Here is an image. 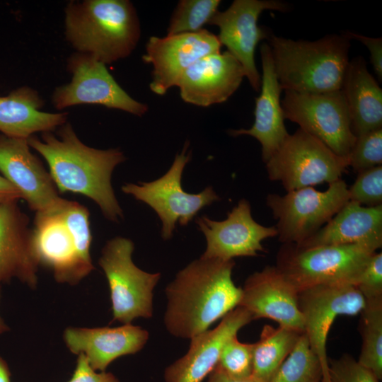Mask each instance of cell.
Returning <instances> with one entry per match:
<instances>
[{"label": "cell", "mask_w": 382, "mask_h": 382, "mask_svg": "<svg viewBox=\"0 0 382 382\" xmlns=\"http://www.w3.org/2000/svg\"><path fill=\"white\" fill-rule=\"evenodd\" d=\"M28 139L30 148L47 161L50 174L60 192L83 195L97 204L103 216L118 222L123 211L115 197L111 178L113 170L126 159L117 149H98L83 144L71 124Z\"/></svg>", "instance_id": "1"}, {"label": "cell", "mask_w": 382, "mask_h": 382, "mask_svg": "<svg viewBox=\"0 0 382 382\" xmlns=\"http://www.w3.org/2000/svg\"><path fill=\"white\" fill-rule=\"evenodd\" d=\"M234 265L233 260L200 257L176 274L166 288L164 324L171 335L191 339L238 306L241 288L232 279Z\"/></svg>", "instance_id": "2"}, {"label": "cell", "mask_w": 382, "mask_h": 382, "mask_svg": "<svg viewBox=\"0 0 382 382\" xmlns=\"http://www.w3.org/2000/svg\"><path fill=\"white\" fill-rule=\"evenodd\" d=\"M33 231L40 265L48 267L57 282L76 284L95 269L86 207L61 197L50 208L35 212Z\"/></svg>", "instance_id": "3"}, {"label": "cell", "mask_w": 382, "mask_h": 382, "mask_svg": "<svg viewBox=\"0 0 382 382\" xmlns=\"http://www.w3.org/2000/svg\"><path fill=\"white\" fill-rule=\"evenodd\" d=\"M64 28L66 40L78 52L104 64L128 57L141 35L137 13L128 0L70 1Z\"/></svg>", "instance_id": "4"}, {"label": "cell", "mask_w": 382, "mask_h": 382, "mask_svg": "<svg viewBox=\"0 0 382 382\" xmlns=\"http://www.w3.org/2000/svg\"><path fill=\"white\" fill-rule=\"evenodd\" d=\"M268 40L282 90L311 93L341 90L349 62V39L345 35L311 42L270 33Z\"/></svg>", "instance_id": "5"}, {"label": "cell", "mask_w": 382, "mask_h": 382, "mask_svg": "<svg viewBox=\"0 0 382 382\" xmlns=\"http://www.w3.org/2000/svg\"><path fill=\"white\" fill-rule=\"evenodd\" d=\"M376 250L364 244L308 248L284 244L277 254L276 267L298 291L318 285H353Z\"/></svg>", "instance_id": "6"}, {"label": "cell", "mask_w": 382, "mask_h": 382, "mask_svg": "<svg viewBox=\"0 0 382 382\" xmlns=\"http://www.w3.org/2000/svg\"><path fill=\"white\" fill-rule=\"evenodd\" d=\"M134 243L116 236L105 243L98 264L108 282L112 320L129 324L137 318L153 316V291L161 273H149L132 261Z\"/></svg>", "instance_id": "7"}, {"label": "cell", "mask_w": 382, "mask_h": 382, "mask_svg": "<svg viewBox=\"0 0 382 382\" xmlns=\"http://www.w3.org/2000/svg\"><path fill=\"white\" fill-rule=\"evenodd\" d=\"M270 180L279 181L289 192L340 179L349 167L342 157L301 128L286 137L265 163Z\"/></svg>", "instance_id": "8"}, {"label": "cell", "mask_w": 382, "mask_h": 382, "mask_svg": "<svg viewBox=\"0 0 382 382\" xmlns=\"http://www.w3.org/2000/svg\"><path fill=\"white\" fill-rule=\"evenodd\" d=\"M349 200L346 183L340 179L325 191L305 187L284 195L269 194L266 204L277 221L275 228L284 244L299 245L326 224Z\"/></svg>", "instance_id": "9"}, {"label": "cell", "mask_w": 382, "mask_h": 382, "mask_svg": "<svg viewBox=\"0 0 382 382\" xmlns=\"http://www.w3.org/2000/svg\"><path fill=\"white\" fill-rule=\"evenodd\" d=\"M188 144L177 154L169 170L161 178L139 184L127 183L122 191L152 208L161 221V237L169 240L176 223L187 226L197 214L207 206L220 200L211 186L197 194L185 192L181 185L183 170L190 159L187 154Z\"/></svg>", "instance_id": "10"}, {"label": "cell", "mask_w": 382, "mask_h": 382, "mask_svg": "<svg viewBox=\"0 0 382 382\" xmlns=\"http://www.w3.org/2000/svg\"><path fill=\"white\" fill-rule=\"evenodd\" d=\"M281 105L284 119L298 124L337 155L348 157L356 137L341 90L320 93L285 91Z\"/></svg>", "instance_id": "11"}, {"label": "cell", "mask_w": 382, "mask_h": 382, "mask_svg": "<svg viewBox=\"0 0 382 382\" xmlns=\"http://www.w3.org/2000/svg\"><path fill=\"white\" fill-rule=\"evenodd\" d=\"M71 81L57 88L52 95L58 110L91 104L118 109L137 116L148 110L147 105L132 98L115 80L105 64L88 54L76 52L68 59Z\"/></svg>", "instance_id": "12"}, {"label": "cell", "mask_w": 382, "mask_h": 382, "mask_svg": "<svg viewBox=\"0 0 382 382\" xmlns=\"http://www.w3.org/2000/svg\"><path fill=\"white\" fill-rule=\"evenodd\" d=\"M298 303L304 333L323 367V382H330L326 349L330 329L337 316L360 313L365 299L352 284L318 285L299 291Z\"/></svg>", "instance_id": "13"}, {"label": "cell", "mask_w": 382, "mask_h": 382, "mask_svg": "<svg viewBox=\"0 0 382 382\" xmlns=\"http://www.w3.org/2000/svg\"><path fill=\"white\" fill-rule=\"evenodd\" d=\"M285 4L276 0H235L224 11H217L209 24L219 29L217 36L242 66L252 88L259 91L261 76L255 62L258 42L268 39L270 33L257 25L260 15L265 10L284 11Z\"/></svg>", "instance_id": "14"}, {"label": "cell", "mask_w": 382, "mask_h": 382, "mask_svg": "<svg viewBox=\"0 0 382 382\" xmlns=\"http://www.w3.org/2000/svg\"><path fill=\"white\" fill-rule=\"evenodd\" d=\"M195 221L206 238V250L200 256L204 258L230 260L257 256L258 252L265 251L262 241L277 236L275 226H265L254 220L250 204L245 199L223 221L202 216Z\"/></svg>", "instance_id": "15"}, {"label": "cell", "mask_w": 382, "mask_h": 382, "mask_svg": "<svg viewBox=\"0 0 382 382\" xmlns=\"http://www.w3.org/2000/svg\"><path fill=\"white\" fill-rule=\"evenodd\" d=\"M221 44L216 35L203 29L197 33L150 37L143 60L153 65L150 89L164 95L176 86L183 74L195 62L220 52Z\"/></svg>", "instance_id": "16"}, {"label": "cell", "mask_w": 382, "mask_h": 382, "mask_svg": "<svg viewBox=\"0 0 382 382\" xmlns=\"http://www.w3.org/2000/svg\"><path fill=\"white\" fill-rule=\"evenodd\" d=\"M298 292L276 266H267L246 279L238 306L247 310L254 320L272 319L279 326L304 332Z\"/></svg>", "instance_id": "17"}, {"label": "cell", "mask_w": 382, "mask_h": 382, "mask_svg": "<svg viewBox=\"0 0 382 382\" xmlns=\"http://www.w3.org/2000/svg\"><path fill=\"white\" fill-rule=\"evenodd\" d=\"M28 139L0 134V173L35 212L54 206L61 197L40 160L30 150Z\"/></svg>", "instance_id": "18"}, {"label": "cell", "mask_w": 382, "mask_h": 382, "mask_svg": "<svg viewBox=\"0 0 382 382\" xmlns=\"http://www.w3.org/2000/svg\"><path fill=\"white\" fill-rule=\"evenodd\" d=\"M39 265L28 216L18 202L0 204V285L17 279L37 288Z\"/></svg>", "instance_id": "19"}, {"label": "cell", "mask_w": 382, "mask_h": 382, "mask_svg": "<svg viewBox=\"0 0 382 382\" xmlns=\"http://www.w3.org/2000/svg\"><path fill=\"white\" fill-rule=\"evenodd\" d=\"M253 320L238 306L216 328L192 337L187 352L166 369V382H202L216 367L226 342Z\"/></svg>", "instance_id": "20"}, {"label": "cell", "mask_w": 382, "mask_h": 382, "mask_svg": "<svg viewBox=\"0 0 382 382\" xmlns=\"http://www.w3.org/2000/svg\"><path fill=\"white\" fill-rule=\"evenodd\" d=\"M244 70L228 51L202 57L183 74L176 86L186 103L208 107L228 99L240 86Z\"/></svg>", "instance_id": "21"}, {"label": "cell", "mask_w": 382, "mask_h": 382, "mask_svg": "<svg viewBox=\"0 0 382 382\" xmlns=\"http://www.w3.org/2000/svg\"><path fill=\"white\" fill-rule=\"evenodd\" d=\"M149 334L141 327L131 323L109 328H66L63 339L69 350L83 354L96 371H105L116 359L141 351Z\"/></svg>", "instance_id": "22"}, {"label": "cell", "mask_w": 382, "mask_h": 382, "mask_svg": "<svg viewBox=\"0 0 382 382\" xmlns=\"http://www.w3.org/2000/svg\"><path fill=\"white\" fill-rule=\"evenodd\" d=\"M262 67L260 94L255 98V121L250 129H231V136L249 135L262 146V158L266 163L277 151L289 133L280 102L282 88L277 77L272 51L267 43L262 44Z\"/></svg>", "instance_id": "23"}, {"label": "cell", "mask_w": 382, "mask_h": 382, "mask_svg": "<svg viewBox=\"0 0 382 382\" xmlns=\"http://www.w3.org/2000/svg\"><path fill=\"white\" fill-rule=\"evenodd\" d=\"M364 244L382 246V205L365 207L349 200L315 234L296 246Z\"/></svg>", "instance_id": "24"}, {"label": "cell", "mask_w": 382, "mask_h": 382, "mask_svg": "<svg viewBox=\"0 0 382 382\" xmlns=\"http://www.w3.org/2000/svg\"><path fill=\"white\" fill-rule=\"evenodd\" d=\"M43 105L37 91L28 86L0 96V134L28 139L36 132H53L66 122V112H44Z\"/></svg>", "instance_id": "25"}, {"label": "cell", "mask_w": 382, "mask_h": 382, "mask_svg": "<svg viewBox=\"0 0 382 382\" xmlns=\"http://www.w3.org/2000/svg\"><path fill=\"white\" fill-rule=\"evenodd\" d=\"M341 91L356 137L382 129V90L368 71L363 57L349 62Z\"/></svg>", "instance_id": "26"}, {"label": "cell", "mask_w": 382, "mask_h": 382, "mask_svg": "<svg viewBox=\"0 0 382 382\" xmlns=\"http://www.w3.org/2000/svg\"><path fill=\"white\" fill-rule=\"evenodd\" d=\"M302 333L288 328L265 325L260 339L253 343L252 376L262 382H270Z\"/></svg>", "instance_id": "27"}, {"label": "cell", "mask_w": 382, "mask_h": 382, "mask_svg": "<svg viewBox=\"0 0 382 382\" xmlns=\"http://www.w3.org/2000/svg\"><path fill=\"white\" fill-rule=\"evenodd\" d=\"M362 343L358 362L382 379V298L365 301L360 313Z\"/></svg>", "instance_id": "28"}, {"label": "cell", "mask_w": 382, "mask_h": 382, "mask_svg": "<svg viewBox=\"0 0 382 382\" xmlns=\"http://www.w3.org/2000/svg\"><path fill=\"white\" fill-rule=\"evenodd\" d=\"M321 363L303 332L270 382H323Z\"/></svg>", "instance_id": "29"}, {"label": "cell", "mask_w": 382, "mask_h": 382, "mask_svg": "<svg viewBox=\"0 0 382 382\" xmlns=\"http://www.w3.org/2000/svg\"><path fill=\"white\" fill-rule=\"evenodd\" d=\"M219 0H181L169 22L167 35L197 33L218 11Z\"/></svg>", "instance_id": "30"}, {"label": "cell", "mask_w": 382, "mask_h": 382, "mask_svg": "<svg viewBox=\"0 0 382 382\" xmlns=\"http://www.w3.org/2000/svg\"><path fill=\"white\" fill-rule=\"evenodd\" d=\"M253 343L241 342L235 335L224 345L216 367L233 378L250 377L253 374Z\"/></svg>", "instance_id": "31"}, {"label": "cell", "mask_w": 382, "mask_h": 382, "mask_svg": "<svg viewBox=\"0 0 382 382\" xmlns=\"http://www.w3.org/2000/svg\"><path fill=\"white\" fill-rule=\"evenodd\" d=\"M347 158L357 173L381 166L382 129L357 137Z\"/></svg>", "instance_id": "32"}, {"label": "cell", "mask_w": 382, "mask_h": 382, "mask_svg": "<svg viewBox=\"0 0 382 382\" xmlns=\"http://www.w3.org/2000/svg\"><path fill=\"white\" fill-rule=\"evenodd\" d=\"M357 173L354 183L348 188L349 200L365 207L382 205V166Z\"/></svg>", "instance_id": "33"}, {"label": "cell", "mask_w": 382, "mask_h": 382, "mask_svg": "<svg viewBox=\"0 0 382 382\" xmlns=\"http://www.w3.org/2000/svg\"><path fill=\"white\" fill-rule=\"evenodd\" d=\"M328 373L330 382H379L371 371L348 354L328 361Z\"/></svg>", "instance_id": "34"}, {"label": "cell", "mask_w": 382, "mask_h": 382, "mask_svg": "<svg viewBox=\"0 0 382 382\" xmlns=\"http://www.w3.org/2000/svg\"><path fill=\"white\" fill-rule=\"evenodd\" d=\"M365 301L382 298V253H375L353 283Z\"/></svg>", "instance_id": "35"}, {"label": "cell", "mask_w": 382, "mask_h": 382, "mask_svg": "<svg viewBox=\"0 0 382 382\" xmlns=\"http://www.w3.org/2000/svg\"><path fill=\"white\" fill-rule=\"evenodd\" d=\"M67 382H121L113 374L96 371L88 364L83 354L78 355L75 369Z\"/></svg>", "instance_id": "36"}, {"label": "cell", "mask_w": 382, "mask_h": 382, "mask_svg": "<svg viewBox=\"0 0 382 382\" xmlns=\"http://www.w3.org/2000/svg\"><path fill=\"white\" fill-rule=\"evenodd\" d=\"M349 40L354 39L363 43L370 51L371 62L380 81L382 79V38L369 37L352 32L344 34Z\"/></svg>", "instance_id": "37"}, {"label": "cell", "mask_w": 382, "mask_h": 382, "mask_svg": "<svg viewBox=\"0 0 382 382\" xmlns=\"http://www.w3.org/2000/svg\"><path fill=\"white\" fill-rule=\"evenodd\" d=\"M20 199L19 191L0 174V204L18 202Z\"/></svg>", "instance_id": "38"}, {"label": "cell", "mask_w": 382, "mask_h": 382, "mask_svg": "<svg viewBox=\"0 0 382 382\" xmlns=\"http://www.w3.org/2000/svg\"><path fill=\"white\" fill-rule=\"evenodd\" d=\"M207 382H262L253 376L248 378H238L229 376L215 367L209 374Z\"/></svg>", "instance_id": "39"}, {"label": "cell", "mask_w": 382, "mask_h": 382, "mask_svg": "<svg viewBox=\"0 0 382 382\" xmlns=\"http://www.w3.org/2000/svg\"><path fill=\"white\" fill-rule=\"evenodd\" d=\"M0 382H11V371L7 362L0 356Z\"/></svg>", "instance_id": "40"}, {"label": "cell", "mask_w": 382, "mask_h": 382, "mask_svg": "<svg viewBox=\"0 0 382 382\" xmlns=\"http://www.w3.org/2000/svg\"><path fill=\"white\" fill-rule=\"evenodd\" d=\"M0 299H1V289H0ZM9 330V327L5 323L4 320L0 316V335Z\"/></svg>", "instance_id": "41"}]
</instances>
